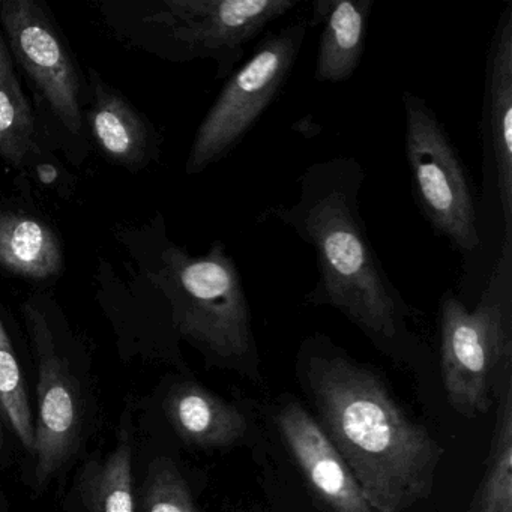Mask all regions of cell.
<instances>
[{"instance_id":"6da1fadb","label":"cell","mask_w":512,"mask_h":512,"mask_svg":"<svg viewBox=\"0 0 512 512\" xmlns=\"http://www.w3.org/2000/svg\"><path fill=\"white\" fill-rule=\"evenodd\" d=\"M365 169L350 155L305 167L292 205L266 208L259 221L289 227L310 245L317 281L305 302L331 307L358 326L379 349L391 353L415 346L409 329L413 308L386 274L361 214Z\"/></svg>"},{"instance_id":"7a4b0ae2","label":"cell","mask_w":512,"mask_h":512,"mask_svg":"<svg viewBox=\"0 0 512 512\" xmlns=\"http://www.w3.org/2000/svg\"><path fill=\"white\" fill-rule=\"evenodd\" d=\"M305 380L320 427L376 512H406L433 488L443 448L416 424L370 368L307 341Z\"/></svg>"},{"instance_id":"3957f363","label":"cell","mask_w":512,"mask_h":512,"mask_svg":"<svg viewBox=\"0 0 512 512\" xmlns=\"http://www.w3.org/2000/svg\"><path fill=\"white\" fill-rule=\"evenodd\" d=\"M154 283L170 305L173 326L203 355L226 367L257 362L251 307L238 263L223 241L193 256L166 242Z\"/></svg>"},{"instance_id":"277c9868","label":"cell","mask_w":512,"mask_h":512,"mask_svg":"<svg viewBox=\"0 0 512 512\" xmlns=\"http://www.w3.org/2000/svg\"><path fill=\"white\" fill-rule=\"evenodd\" d=\"M437 323L449 404L467 418L487 412L512 367V239H503L476 307L446 290Z\"/></svg>"},{"instance_id":"5b68a950","label":"cell","mask_w":512,"mask_h":512,"mask_svg":"<svg viewBox=\"0 0 512 512\" xmlns=\"http://www.w3.org/2000/svg\"><path fill=\"white\" fill-rule=\"evenodd\" d=\"M401 103L404 157L416 206L434 235L472 256L481 248L482 233L469 172L433 107L407 89Z\"/></svg>"},{"instance_id":"8992f818","label":"cell","mask_w":512,"mask_h":512,"mask_svg":"<svg viewBox=\"0 0 512 512\" xmlns=\"http://www.w3.org/2000/svg\"><path fill=\"white\" fill-rule=\"evenodd\" d=\"M301 19L269 32L248 61L226 79L197 128L185 172L199 175L229 157L283 91L307 37Z\"/></svg>"},{"instance_id":"52a82bcc","label":"cell","mask_w":512,"mask_h":512,"mask_svg":"<svg viewBox=\"0 0 512 512\" xmlns=\"http://www.w3.org/2000/svg\"><path fill=\"white\" fill-rule=\"evenodd\" d=\"M293 0H161L145 22L161 35L173 61H214L226 80L248 44L295 10Z\"/></svg>"},{"instance_id":"ba28073f","label":"cell","mask_w":512,"mask_h":512,"mask_svg":"<svg viewBox=\"0 0 512 512\" xmlns=\"http://www.w3.org/2000/svg\"><path fill=\"white\" fill-rule=\"evenodd\" d=\"M38 368V419L35 425V484L43 487L80 445L82 406L76 379L56 347L46 316L34 305L23 307Z\"/></svg>"},{"instance_id":"9c48e42d","label":"cell","mask_w":512,"mask_h":512,"mask_svg":"<svg viewBox=\"0 0 512 512\" xmlns=\"http://www.w3.org/2000/svg\"><path fill=\"white\" fill-rule=\"evenodd\" d=\"M0 29L53 115L70 133H82L79 74L40 5L32 0L0 2Z\"/></svg>"},{"instance_id":"30bf717a","label":"cell","mask_w":512,"mask_h":512,"mask_svg":"<svg viewBox=\"0 0 512 512\" xmlns=\"http://www.w3.org/2000/svg\"><path fill=\"white\" fill-rule=\"evenodd\" d=\"M484 166L494 170L503 239H512V2L508 0L488 47L484 82Z\"/></svg>"},{"instance_id":"8fae6325","label":"cell","mask_w":512,"mask_h":512,"mask_svg":"<svg viewBox=\"0 0 512 512\" xmlns=\"http://www.w3.org/2000/svg\"><path fill=\"white\" fill-rule=\"evenodd\" d=\"M277 424L293 460L329 511L376 512L319 422L301 404H284Z\"/></svg>"},{"instance_id":"7c38bea8","label":"cell","mask_w":512,"mask_h":512,"mask_svg":"<svg viewBox=\"0 0 512 512\" xmlns=\"http://www.w3.org/2000/svg\"><path fill=\"white\" fill-rule=\"evenodd\" d=\"M374 0H316L308 26L322 25L314 79L347 82L361 65Z\"/></svg>"},{"instance_id":"4fadbf2b","label":"cell","mask_w":512,"mask_h":512,"mask_svg":"<svg viewBox=\"0 0 512 512\" xmlns=\"http://www.w3.org/2000/svg\"><path fill=\"white\" fill-rule=\"evenodd\" d=\"M164 412L178 436L197 448H229L247 433L244 415L197 383L173 386L164 398Z\"/></svg>"},{"instance_id":"5bb4252c","label":"cell","mask_w":512,"mask_h":512,"mask_svg":"<svg viewBox=\"0 0 512 512\" xmlns=\"http://www.w3.org/2000/svg\"><path fill=\"white\" fill-rule=\"evenodd\" d=\"M0 266L29 280H49L64 268L61 241L38 218L0 211Z\"/></svg>"},{"instance_id":"9a60e30c","label":"cell","mask_w":512,"mask_h":512,"mask_svg":"<svg viewBox=\"0 0 512 512\" xmlns=\"http://www.w3.org/2000/svg\"><path fill=\"white\" fill-rule=\"evenodd\" d=\"M95 86L91 128L101 151L124 166L143 164L154 149V136L145 119L103 85Z\"/></svg>"},{"instance_id":"2e32d148","label":"cell","mask_w":512,"mask_h":512,"mask_svg":"<svg viewBox=\"0 0 512 512\" xmlns=\"http://www.w3.org/2000/svg\"><path fill=\"white\" fill-rule=\"evenodd\" d=\"M496 398V428L487 472L473 500L472 512H512V376L506 373Z\"/></svg>"},{"instance_id":"e0dca14e","label":"cell","mask_w":512,"mask_h":512,"mask_svg":"<svg viewBox=\"0 0 512 512\" xmlns=\"http://www.w3.org/2000/svg\"><path fill=\"white\" fill-rule=\"evenodd\" d=\"M34 148V116L20 86L10 47L0 29V157L22 166Z\"/></svg>"},{"instance_id":"ac0fdd59","label":"cell","mask_w":512,"mask_h":512,"mask_svg":"<svg viewBox=\"0 0 512 512\" xmlns=\"http://www.w3.org/2000/svg\"><path fill=\"white\" fill-rule=\"evenodd\" d=\"M80 494L86 512H134L133 448L127 437L103 461L85 467Z\"/></svg>"},{"instance_id":"d6986e66","label":"cell","mask_w":512,"mask_h":512,"mask_svg":"<svg viewBox=\"0 0 512 512\" xmlns=\"http://www.w3.org/2000/svg\"><path fill=\"white\" fill-rule=\"evenodd\" d=\"M0 406L26 451L34 454L35 425L32 422L28 388L20 370L10 335L0 317Z\"/></svg>"},{"instance_id":"ffe728a7","label":"cell","mask_w":512,"mask_h":512,"mask_svg":"<svg viewBox=\"0 0 512 512\" xmlns=\"http://www.w3.org/2000/svg\"><path fill=\"white\" fill-rule=\"evenodd\" d=\"M140 512H200L187 481L169 458H155L149 466Z\"/></svg>"},{"instance_id":"44dd1931","label":"cell","mask_w":512,"mask_h":512,"mask_svg":"<svg viewBox=\"0 0 512 512\" xmlns=\"http://www.w3.org/2000/svg\"><path fill=\"white\" fill-rule=\"evenodd\" d=\"M0 415H2V406H0ZM4 448V428H2V421H0V449Z\"/></svg>"}]
</instances>
